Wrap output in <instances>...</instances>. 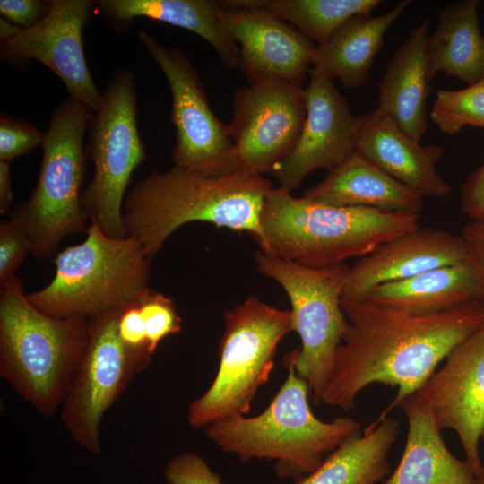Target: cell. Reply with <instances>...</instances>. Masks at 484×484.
Wrapping results in <instances>:
<instances>
[{"label":"cell","mask_w":484,"mask_h":484,"mask_svg":"<svg viewBox=\"0 0 484 484\" xmlns=\"http://www.w3.org/2000/svg\"><path fill=\"white\" fill-rule=\"evenodd\" d=\"M165 480L168 484H222L204 459L191 451L181 453L169 462Z\"/></svg>","instance_id":"cell-34"},{"label":"cell","mask_w":484,"mask_h":484,"mask_svg":"<svg viewBox=\"0 0 484 484\" xmlns=\"http://www.w3.org/2000/svg\"><path fill=\"white\" fill-rule=\"evenodd\" d=\"M478 0H463L441 9L436 30L428 36L429 78L436 73L474 84L484 79V38L478 16Z\"/></svg>","instance_id":"cell-26"},{"label":"cell","mask_w":484,"mask_h":484,"mask_svg":"<svg viewBox=\"0 0 484 484\" xmlns=\"http://www.w3.org/2000/svg\"><path fill=\"white\" fill-rule=\"evenodd\" d=\"M94 7L117 27L146 18L187 30L206 40L229 68L239 66L238 46L222 23L221 1L97 0Z\"/></svg>","instance_id":"cell-23"},{"label":"cell","mask_w":484,"mask_h":484,"mask_svg":"<svg viewBox=\"0 0 484 484\" xmlns=\"http://www.w3.org/2000/svg\"><path fill=\"white\" fill-rule=\"evenodd\" d=\"M271 181L238 170L207 177L173 166L151 171L126 194L123 206L125 237L138 242L150 258L182 225L206 221L250 233L263 242L262 211Z\"/></svg>","instance_id":"cell-2"},{"label":"cell","mask_w":484,"mask_h":484,"mask_svg":"<svg viewBox=\"0 0 484 484\" xmlns=\"http://www.w3.org/2000/svg\"><path fill=\"white\" fill-rule=\"evenodd\" d=\"M303 197L319 203L419 215L423 196L355 151Z\"/></svg>","instance_id":"cell-22"},{"label":"cell","mask_w":484,"mask_h":484,"mask_svg":"<svg viewBox=\"0 0 484 484\" xmlns=\"http://www.w3.org/2000/svg\"><path fill=\"white\" fill-rule=\"evenodd\" d=\"M341 304L348 326L321 403L349 411L369 385L397 387L378 419L418 392L451 350L484 323V301L434 314L408 313L364 298H341Z\"/></svg>","instance_id":"cell-1"},{"label":"cell","mask_w":484,"mask_h":484,"mask_svg":"<svg viewBox=\"0 0 484 484\" xmlns=\"http://www.w3.org/2000/svg\"><path fill=\"white\" fill-rule=\"evenodd\" d=\"M92 115L69 96L57 105L43 132L37 186L9 214L29 237L38 260L54 255L67 237L87 231L82 205L87 159L83 140Z\"/></svg>","instance_id":"cell-7"},{"label":"cell","mask_w":484,"mask_h":484,"mask_svg":"<svg viewBox=\"0 0 484 484\" xmlns=\"http://www.w3.org/2000/svg\"><path fill=\"white\" fill-rule=\"evenodd\" d=\"M461 237L466 244L470 260L479 274L484 290V218L471 220L463 227Z\"/></svg>","instance_id":"cell-37"},{"label":"cell","mask_w":484,"mask_h":484,"mask_svg":"<svg viewBox=\"0 0 484 484\" xmlns=\"http://www.w3.org/2000/svg\"><path fill=\"white\" fill-rule=\"evenodd\" d=\"M255 260L258 272L275 280L287 293L292 331L301 339V346L288 353L283 364L294 367L313 401L321 403L348 326L341 300L350 266L342 263L311 268L262 251L255 252Z\"/></svg>","instance_id":"cell-9"},{"label":"cell","mask_w":484,"mask_h":484,"mask_svg":"<svg viewBox=\"0 0 484 484\" xmlns=\"http://www.w3.org/2000/svg\"><path fill=\"white\" fill-rule=\"evenodd\" d=\"M306 115L301 84L264 78L239 87L228 128L240 169L271 172L295 146Z\"/></svg>","instance_id":"cell-13"},{"label":"cell","mask_w":484,"mask_h":484,"mask_svg":"<svg viewBox=\"0 0 484 484\" xmlns=\"http://www.w3.org/2000/svg\"><path fill=\"white\" fill-rule=\"evenodd\" d=\"M224 322L216 376L188 406L187 421L194 428L249 413L258 388L269 379L279 343L292 331L290 310L256 297L225 311Z\"/></svg>","instance_id":"cell-8"},{"label":"cell","mask_w":484,"mask_h":484,"mask_svg":"<svg viewBox=\"0 0 484 484\" xmlns=\"http://www.w3.org/2000/svg\"><path fill=\"white\" fill-rule=\"evenodd\" d=\"M86 157L93 176L82 190V205L91 223L113 238H125L123 206L134 171L147 157L137 123L134 73L117 71L88 126Z\"/></svg>","instance_id":"cell-10"},{"label":"cell","mask_w":484,"mask_h":484,"mask_svg":"<svg viewBox=\"0 0 484 484\" xmlns=\"http://www.w3.org/2000/svg\"><path fill=\"white\" fill-rule=\"evenodd\" d=\"M22 30L21 28L8 22L6 19L0 18V39L1 42H5L14 37Z\"/></svg>","instance_id":"cell-39"},{"label":"cell","mask_w":484,"mask_h":484,"mask_svg":"<svg viewBox=\"0 0 484 484\" xmlns=\"http://www.w3.org/2000/svg\"><path fill=\"white\" fill-rule=\"evenodd\" d=\"M0 375L45 417L65 402L88 342V320L45 315L16 276L0 286Z\"/></svg>","instance_id":"cell-4"},{"label":"cell","mask_w":484,"mask_h":484,"mask_svg":"<svg viewBox=\"0 0 484 484\" xmlns=\"http://www.w3.org/2000/svg\"><path fill=\"white\" fill-rule=\"evenodd\" d=\"M400 421L376 419L327 455L297 484H376L390 473L388 455L397 439Z\"/></svg>","instance_id":"cell-27"},{"label":"cell","mask_w":484,"mask_h":484,"mask_svg":"<svg viewBox=\"0 0 484 484\" xmlns=\"http://www.w3.org/2000/svg\"><path fill=\"white\" fill-rule=\"evenodd\" d=\"M419 215L335 206L298 198L281 188L267 194L261 224L264 254L311 268L363 257L384 243L419 228Z\"/></svg>","instance_id":"cell-3"},{"label":"cell","mask_w":484,"mask_h":484,"mask_svg":"<svg viewBox=\"0 0 484 484\" xmlns=\"http://www.w3.org/2000/svg\"><path fill=\"white\" fill-rule=\"evenodd\" d=\"M93 7L91 0H51L37 25L2 43L16 56L43 64L62 81L69 97L95 112L103 94L91 77L82 39Z\"/></svg>","instance_id":"cell-17"},{"label":"cell","mask_w":484,"mask_h":484,"mask_svg":"<svg viewBox=\"0 0 484 484\" xmlns=\"http://www.w3.org/2000/svg\"><path fill=\"white\" fill-rule=\"evenodd\" d=\"M481 440H482L483 443H484V432H483V434H482Z\"/></svg>","instance_id":"cell-41"},{"label":"cell","mask_w":484,"mask_h":484,"mask_svg":"<svg viewBox=\"0 0 484 484\" xmlns=\"http://www.w3.org/2000/svg\"><path fill=\"white\" fill-rule=\"evenodd\" d=\"M137 36L170 89L169 119L175 127L173 166L207 177L240 170L228 125L210 108L202 80L187 54L179 48L161 46L145 30H139Z\"/></svg>","instance_id":"cell-11"},{"label":"cell","mask_w":484,"mask_h":484,"mask_svg":"<svg viewBox=\"0 0 484 484\" xmlns=\"http://www.w3.org/2000/svg\"><path fill=\"white\" fill-rule=\"evenodd\" d=\"M43 133L30 122L0 115V161L10 162L40 146Z\"/></svg>","instance_id":"cell-32"},{"label":"cell","mask_w":484,"mask_h":484,"mask_svg":"<svg viewBox=\"0 0 484 484\" xmlns=\"http://www.w3.org/2000/svg\"><path fill=\"white\" fill-rule=\"evenodd\" d=\"M440 429H453L480 478L484 432V323L455 346L445 365L419 389Z\"/></svg>","instance_id":"cell-15"},{"label":"cell","mask_w":484,"mask_h":484,"mask_svg":"<svg viewBox=\"0 0 484 484\" xmlns=\"http://www.w3.org/2000/svg\"><path fill=\"white\" fill-rule=\"evenodd\" d=\"M137 298L118 310L117 330L130 356L142 370H144L148 367L153 353L150 349Z\"/></svg>","instance_id":"cell-31"},{"label":"cell","mask_w":484,"mask_h":484,"mask_svg":"<svg viewBox=\"0 0 484 484\" xmlns=\"http://www.w3.org/2000/svg\"><path fill=\"white\" fill-rule=\"evenodd\" d=\"M288 376L270 405L255 417L238 416L212 423L205 436L221 451L241 461H276V474L301 479L318 468L328 454L360 432L350 417L318 419L308 402L307 382L287 365Z\"/></svg>","instance_id":"cell-5"},{"label":"cell","mask_w":484,"mask_h":484,"mask_svg":"<svg viewBox=\"0 0 484 484\" xmlns=\"http://www.w3.org/2000/svg\"><path fill=\"white\" fill-rule=\"evenodd\" d=\"M50 4L51 0H0V13L8 22L27 30L43 19Z\"/></svg>","instance_id":"cell-35"},{"label":"cell","mask_w":484,"mask_h":484,"mask_svg":"<svg viewBox=\"0 0 484 484\" xmlns=\"http://www.w3.org/2000/svg\"><path fill=\"white\" fill-rule=\"evenodd\" d=\"M263 8L289 22L317 45L347 20L356 15H369L378 0H242Z\"/></svg>","instance_id":"cell-28"},{"label":"cell","mask_w":484,"mask_h":484,"mask_svg":"<svg viewBox=\"0 0 484 484\" xmlns=\"http://www.w3.org/2000/svg\"><path fill=\"white\" fill-rule=\"evenodd\" d=\"M480 484H484V465H483V471L480 476Z\"/></svg>","instance_id":"cell-40"},{"label":"cell","mask_w":484,"mask_h":484,"mask_svg":"<svg viewBox=\"0 0 484 484\" xmlns=\"http://www.w3.org/2000/svg\"><path fill=\"white\" fill-rule=\"evenodd\" d=\"M308 74L300 135L291 151L271 170L280 187L289 192L310 172L318 169L331 172L356 151L359 117L351 113L331 77L315 68Z\"/></svg>","instance_id":"cell-14"},{"label":"cell","mask_w":484,"mask_h":484,"mask_svg":"<svg viewBox=\"0 0 484 484\" xmlns=\"http://www.w3.org/2000/svg\"><path fill=\"white\" fill-rule=\"evenodd\" d=\"M31 243L25 231L7 219L0 224V286L15 276V272L29 253Z\"/></svg>","instance_id":"cell-33"},{"label":"cell","mask_w":484,"mask_h":484,"mask_svg":"<svg viewBox=\"0 0 484 484\" xmlns=\"http://www.w3.org/2000/svg\"><path fill=\"white\" fill-rule=\"evenodd\" d=\"M359 118L357 152L423 197L450 192L436 171L444 153L440 146L421 145L377 108Z\"/></svg>","instance_id":"cell-19"},{"label":"cell","mask_w":484,"mask_h":484,"mask_svg":"<svg viewBox=\"0 0 484 484\" xmlns=\"http://www.w3.org/2000/svg\"><path fill=\"white\" fill-rule=\"evenodd\" d=\"M150 349L154 354L160 342L181 330V319L173 299L147 287L137 298Z\"/></svg>","instance_id":"cell-30"},{"label":"cell","mask_w":484,"mask_h":484,"mask_svg":"<svg viewBox=\"0 0 484 484\" xmlns=\"http://www.w3.org/2000/svg\"><path fill=\"white\" fill-rule=\"evenodd\" d=\"M460 197L462 209L471 220L484 218V164L465 180Z\"/></svg>","instance_id":"cell-36"},{"label":"cell","mask_w":484,"mask_h":484,"mask_svg":"<svg viewBox=\"0 0 484 484\" xmlns=\"http://www.w3.org/2000/svg\"><path fill=\"white\" fill-rule=\"evenodd\" d=\"M360 298L408 313L434 314L484 301V290L469 259L378 285Z\"/></svg>","instance_id":"cell-24"},{"label":"cell","mask_w":484,"mask_h":484,"mask_svg":"<svg viewBox=\"0 0 484 484\" xmlns=\"http://www.w3.org/2000/svg\"><path fill=\"white\" fill-rule=\"evenodd\" d=\"M11 179V163L0 161V213L4 214L9 210L13 201Z\"/></svg>","instance_id":"cell-38"},{"label":"cell","mask_w":484,"mask_h":484,"mask_svg":"<svg viewBox=\"0 0 484 484\" xmlns=\"http://www.w3.org/2000/svg\"><path fill=\"white\" fill-rule=\"evenodd\" d=\"M469 259L461 235L419 227L382 244L350 266L341 298H360L378 285Z\"/></svg>","instance_id":"cell-18"},{"label":"cell","mask_w":484,"mask_h":484,"mask_svg":"<svg viewBox=\"0 0 484 484\" xmlns=\"http://www.w3.org/2000/svg\"><path fill=\"white\" fill-rule=\"evenodd\" d=\"M398 407L407 418V437L398 466L383 484H480L471 463L447 448L419 390Z\"/></svg>","instance_id":"cell-20"},{"label":"cell","mask_w":484,"mask_h":484,"mask_svg":"<svg viewBox=\"0 0 484 484\" xmlns=\"http://www.w3.org/2000/svg\"><path fill=\"white\" fill-rule=\"evenodd\" d=\"M410 3L402 1L381 15H356L347 20L324 43L317 45L313 68L338 79L348 89L364 85L385 35Z\"/></svg>","instance_id":"cell-25"},{"label":"cell","mask_w":484,"mask_h":484,"mask_svg":"<svg viewBox=\"0 0 484 484\" xmlns=\"http://www.w3.org/2000/svg\"><path fill=\"white\" fill-rule=\"evenodd\" d=\"M429 117L445 134L466 125L484 128V79L462 90H439Z\"/></svg>","instance_id":"cell-29"},{"label":"cell","mask_w":484,"mask_h":484,"mask_svg":"<svg viewBox=\"0 0 484 484\" xmlns=\"http://www.w3.org/2000/svg\"><path fill=\"white\" fill-rule=\"evenodd\" d=\"M118 310L88 320L87 346L62 405L65 428L77 445L93 454L102 453L104 415L143 371L118 337Z\"/></svg>","instance_id":"cell-12"},{"label":"cell","mask_w":484,"mask_h":484,"mask_svg":"<svg viewBox=\"0 0 484 484\" xmlns=\"http://www.w3.org/2000/svg\"><path fill=\"white\" fill-rule=\"evenodd\" d=\"M56 272L43 289L27 294L56 318L98 317L134 301L148 286L151 258L134 239L113 238L94 223L86 238L55 257Z\"/></svg>","instance_id":"cell-6"},{"label":"cell","mask_w":484,"mask_h":484,"mask_svg":"<svg viewBox=\"0 0 484 484\" xmlns=\"http://www.w3.org/2000/svg\"><path fill=\"white\" fill-rule=\"evenodd\" d=\"M428 27L427 18L411 29L378 83L377 109L417 142L428 125L427 101L432 89L427 64Z\"/></svg>","instance_id":"cell-21"},{"label":"cell","mask_w":484,"mask_h":484,"mask_svg":"<svg viewBox=\"0 0 484 484\" xmlns=\"http://www.w3.org/2000/svg\"><path fill=\"white\" fill-rule=\"evenodd\" d=\"M223 26L239 48V70L250 82L277 78L301 84L317 44L265 9L221 1Z\"/></svg>","instance_id":"cell-16"}]
</instances>
